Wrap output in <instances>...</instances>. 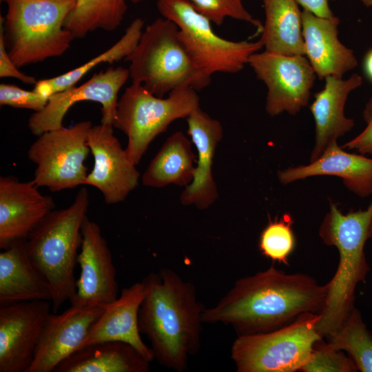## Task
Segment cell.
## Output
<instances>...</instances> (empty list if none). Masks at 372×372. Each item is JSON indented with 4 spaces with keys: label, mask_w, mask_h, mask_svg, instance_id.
<instances>
[{
    "label": "cell",
    "mask_w": 372,
    "mask_h": 372,
    "mask_svg": "<svg viewBox=\"0 0 372 372\" xmlns=\"http://www.w3.org/2000/svg\"><path fill=\"white\" fill-rule=\"evenodd\" d=\"M145 293L143 280L123 288L120 296L105 307L79 349L103 342L119 341L132 345L149 362L154 360L152 350L141 339L138 328V312Z\"/></svg>",
    "instance_id": "cell-20"
},
{
    "label": "cell",
    "mask_w": 372,
    "mask_h": 372,
    "mask_svg": "<svg viewBox=\"0 0 372 372\" xmlns=\"http://www.w3.org/2000/svg\"><path fill=\"white\" fill-rule=\"evenodd\" d=\"M88 206L89 194L83 187L70 206L48 213L26 239L30 260L50 285L53 313L76 291L74 269Z\"/></svg>",
    "instance_id": "cell-4"
},
{
    "label": "cell",
    "mask_w": 372,
    "mask_h": 372,
    "mask_svg": "<svg viewBox=\"0 0 372 372\" xmlns=\"http://www.w3.org/2000/svg\"><path fill=\"white\" fill-rule=\"evenodd\" d=\"M372 220V207L344 214L338 205L329 200V210L319 227L323 242L334 246L339 262L333 277L327 282L328 292L319 313L317 332L327 340L342 327L354 307L355 291L364 282L370 270L364 245Z\"/></svg>",
    "instance_id": "cell-3"
},
{
    "label": "cell",
    "mask_w": 372,
    "mask_h": 372,
    "mask_svg": "<svg viewBox=\"0 0 372 372\" xmlns=\"http://www.w3.org/2000/svg\"><path fill=\"white\" fill-rule=\"evenodd\" d=\"M144 21L134 19L124 34L111 48L92 58L83 65L57 76L37 81L34 90L49 99L52 95L65 90L76 83L91 70L103 63H112L125 59L136 48L143 32Z\"/></svg>",
    "instance_id": "cell-27"
},
{
    "label": "cell",
    "mask_w": 372,
    "mask_h": 372,
    "mask_svg": "<svg viewBox=\"0 0 372 372\" xmlns=\"http://www.w3.org/2000/svg\"><path fill=\"white\" fill-rule=\"evenodd\" d=\"M324 81V87L315 94L309 107L316 132L310 162L353 129L354 121L344 115V106L349 94L362 83V76L356 73L347 79L331 76Z\"/></svg>",
    "instance_id": "cell-21"
},
{
    "label": "cell",
    "mask_w": 372,
    "mask_h": 372,
    "mask_svg": "<svg viewBox=\"0 0 372 372\" xmlns=\"http://www.w3.org/2000/svg\"><path fill=\"white\" fill-rule=\"evenodd\" d=\"M369 205L372 207V203Z\"/></svg>",
    "instance_id": "cell-40"
},
{
    "label": "cell",
    "mask_w": 372,
    "mask_h": 372,
    "mask_svg": "<svg viewBox=\"0 0 372 372\" xmlns=\"http://www.w3.org/2000/svg\"><path fill=\"white\" fill-rule=\"evenodd\" d=\"M293 219L285 213L269 222L262 229L258 247L262 256L274 262L288 265V260L296 247V237L293 231Z\"/></svg>",
    "instance_id": "cell-30"
},
{
    "label": "cell",
    "mask_w": 372,
    "mask_h": 372,
    "mask_svg": "<svg viewBox=\"0 0 372 372\" xmlns=\"http://www.w3.org/2000/svg\"><path fill=\"white\" fill-rule=\"evenodd\" d=\"M146 293L138 312V328L150 342L154 359L177 372L187 369L200 346L202 313L194 285L176 271L162 269L143 279Z\"/></svg>",
    "instance_id": "cell-2"
},
{
    "label": "cell",
    "mask_w": 372,
    "mask_h": 372,
    "mask_svg": "<svg viewBox=\"0 0 372 372\" xmlns=\"http://www.w3.org/2000/svg\"><path fill=\"white\" fill-rule=\"evenodd\" d=\"M187 133L197 149V161L192 183L180 194L184 205H194L199 209L210 207L218 197L212 174V165L217 145L223 136L219 121L211 118L200 107L187 118Z\"/></svg>",
    "instance_id": "cell-18"
},
{
    "label": "cell",
    "mask_w": 372,
    "mask_h": 372,
    "mask_svg": "<svg viewBox=\"0 0 372 372\" xmlns=\"http://www.w3.org/2000/svg\"><path fill=\"white\" fill-rule=\"evenodd\" d=\"M368 238L372 240V220L369 226V232H368Z\"/></svg>",
    "instance_id": "cell-39"
},
{
    "label": "cell",
    "mask_w": 372,
    "mask_h": 372,
    "mask_svg": "<svg viewBox=\"0 0 372 372\" xmlns=\"http://www.w3.org/2000/svg\"><path fill=\"white\" fill-rule=\"evenodd\" d=\"M265 21L260 41L265 50L305 56L302 12L296 0H262Z\"/></svg>",
    "instance_id": "cell-25"
},
{
    "label": "cell",
    "mask_w": 372,
    "mask_h": 372,
    "mask_svg": "<svg viewBox=\"0 0 372 372\" xmlns=\"http://www.w3.org/2000/svg\"><path fill=\"white\" fill-rule=\"evenodd\" d=\"M199 107L197 91L191 87L174 90L163 98L132 83L118 99L112 125L127 136L125 151L136 165L158 135Z\"/></svg>",
    "instance_id": "cell-7"
},
{
    "label": "cell",
    "mask_w": 372,
    "mask_h": 372,
    "mask_svg": "<svg viewBox=\"0 0 372 372\" xmlns=\"http://www.w3.org/2000/svg\"><path fill=\"white\" fill-rule=\"evenodd\" d=\"M50 196L42 194L31 180L0 177V248L6 249L30 232L54 209Z\"/></svg>",
    "instance_id": "cell-17"
},
{
    "label": "cell",
    "mask_w": 372,
    "mask_h": 372,
    "mask_svg": "<svg viewBox=\"0 0 372 372\" xmlns=\"http://www.w3.org/2000/svg\"><path fill=\"white\" fill-rule=\"evenodd\" d=\"M358 369L344 351L332 347L323 339L317 342L303 366V372H355Z\"/></svg>",
    "instance_id": "cell-32"
},
{
    "label": "cell",
    "mask_w": 372,
    "mask_h": 372,
    "mask_svg": "<svg viewBox=\"0 0 372 372\" xmlns=\"http://www.w3.org/2000/svg\"><path fill=\"white\" fill-rule=\"evenodd\" d=\"M104 309L71 305L60 314L50 313L27 372H53L61 361L80 348Z\"/></svg>",
    "instance_id": "cell-16"
},
{
    "label": "cell",
    "mask_w": 372,
    "mask_h": 372,
    "mask_svg": "<svg viewBox=\"0 0 372 372\" xmlns=\"http://www.w3.org/2000/svg\"><path fill=\"white\" fill-rule=\"evenodd\" d=\"M197 155L192 142L177 131L165 141L142 176L145 186L163 187L169 184L188 186L192 181Z\"/></svg>",
    "instance_id": "cell-26"
},
{
    "label": "cell",
    "mask_w": 372,
    "mask_h": 372,
    "mask_svg": "<svg viewBox=\"0 0 372 372\" xmlns=\"http://www.w3.org/2000/svg\"><path fill=\"white\" fill-rule=\"evenodd\" d=\"M248 64L267 87L265 110L269 116L296 115L308 105L317 76L307 57L265 50L253 54Z\"/></svg>",
    "instance_id": "cell-11"
},
{
    "label": "cell",
    "mask_w": 372,
    "mask_h": 372,
    "mask_svg": "<svg viewBox=\"0 0 372 372\" xmlns=\"http://www.w3.org/2000/svg\"><path fill=\"white\" fill-rule=\"evenodd\" d=\"M366 123L364 129L356 136L344 143L342 147L358 153L372 156V96L366 102L362 112Z\"/></svg>",
    "instance_id": "cell-34"
},
{
    "label": "cell",
    "mask_w": 372,
    "mask_h": 372,
    "mask_svg": "<svg viewBox=\"0 0 372 372\" xmlns=\"http://www.w3.org/2000/svg\"><path fill=\"white\" fill-rule=\"evenodd\" d=\"M90 121L70 127L45 132L30 145V161L36 165L32 182L52 192L84 185L87 176L85 165L90 151L87 144Z\"/></svg>",
    "instance_id": "cell-10"
},
{
    "label": "cell",
    "mask_w": 372,
    "mask_h": 372,
    "mask_svg": "<svg viewBox=\"0 0 372 372\" xmlns=\"http://www.w3.org/2000/svg\"><path fill=\"white\" fill-rule=\"evenodd\" d=\"M363 67L366 76L372 82V48L364 56Z\"/></svg>",
    "instance_id": "cell-37"
},
{
    "label": "cell",
    "mask_w": 372,
    "mask_h": 372,
    "mask_svg": "<svg viewBox=\"0 0 372 372\" xmlns=\"http://www.w3.org/2000/svg\"><path fill=\"white\" fill-rule=\"evenodd\" d=\"M125 60L130 62L132 83L142 85L158 97L185 87L200 91L211 83V78L192 60L178 26L164 17L147 25L137 46Z\"/></svg>",
    "instance_id": "cell-6"
},
{
    "label": "cell",
    "mask_w": 372,
    "mask_h": 372,
    "mask_svg": "<svg viewBox=\"0 0 372 372\" xmlns=\"http://www.w3.org/2000/svg\"><path fill=\"white\" fill-rule=\"evenodd\" d=\"M303 10L321 17L334 16L329 5V0H296Z\"/></svg>",
    "instance_id": "cell-36"
},
{
    "label": "cell",
    "mask_w": 372,
    "mask_h": 372,
    "mask_svg": "<svg viewBox=\"0 0 372 372\" xmlns=\"http://www.w3.org/2000/svg\"><path fill=\"white\" fill-rule=\"evenodd\" d=\"M127 1L138 3L145 0H77L65 23L75 39H81L96 30L114 31L127 12Z\"/></svg>",
    "instance_id": "cell-28"
},
{
    "label": "cell",
    "mask_w": 372,
    "mask_h": 372,
    "mask_svg": "<svg viewBox=\"0 0 372 372\" xmlns=\"http://www.w3.org/2000/svg\"><path fill=\"white\" fill-rule=\"evenodd\" d=\"M338 17H318L303 10L302 37L307 56L320 80L328 76L342 78L358 65L354 52L338 39Z\"/></svg>",
    "instance_id": "cell-19"
},
{
    "label": "cell",
    "mask_w": 372,
    "mask_h": 372,
    "mask_svg": "<svg viewBox=\"0 0 372 372\" xmlns=\"http://www.w3.org/2000/svg\"><path fill=\"white\" fill-rule=\"evenodd\" d=\"M211 22L221 25L227 18L247 22L262 32L263 25L246 9L243 0H187Z\"/></svg>",
    "instance_id": "cell-31"
},
{
    "label": "cell",
    "mask_w": 372,
    "mask_h": 372,
    "mask_svg": "<svg viewBox=\"0 0 372 372\" xmlns=\"http://www.w3.org/2000/svg\"><path fill=\"white\" fill-rule=\"evenodd\" d=\"M51 309L48 300L0 305V372H27Z\"/></svg>",
    "instance_id": "cell-13"
},
{
    "label": "cell",
    "mask_w": 372,
    "mask_h": 372,
    "mask_svg": "<svg viewBox=\"0 0 372 372\" xmlns=\"http://www.w3.org/2000/svg\"><path fill=\"white\" fill-rule=\"evenodd\" d=\"M51 300L50 285L30 260L26 239L0 253V305Z\"/></svg>",
    "instance_id": "cell-23"
},
{
    "label": "cell",
    "mask_w": 372,
    "mask_h": 372,
    "mask_svg": "<svg viewBox=\"0 0 372 372\" xmlns=\"http://www.w3.org/2000/svg\"><path fill=\"white\" fill-rule=\"evenodd\" d=\"M327 292V283L271 266L237 280L216 304L205 308L202 320L230 325L238 335L266 333L303 313H320Z\"/></svg>",
    "instance_id": "cell-1"
},
{
    "label": "cell",
    "mask_w": 372,
    "mask_h": 372,
    "mask_svg": "<svg viewBox=\"0 0 372 372\" xmlns=\"http://www.w3.org/2000/svg\"><path fill=\"white\" fill-rule=\"evenodd\" d=\"M0 30L18 68L63 55L75 39L65 23L77 0H4Z\"/></svg>",
    "instance_id": "cell-5"
},
{
    "label": "cell",
    "mask_w": 372,
    "mask_h": 372,
    "mask_svg": "<svg viewBox=\"0 0 372 372\" xmlns=\"http://www.w3.org/2000/svg\"><path fill=\"white\" fill-rule=\"evenodd\" d=\"M150 362L130 344L107 341L78 349L53 372H147Z\"/></svg>",
    "instance_id": "cell-24"
},
{
    "label": "cell",
    "mask_w": 372,
    "mask_h": 372,
    "mask_svg": "<svg viewBox=\"0 0 372 372\" xmlns=\"http://www.w3.org/2000/svg\"><path fill=\"white\" fill-rule=\"evenodd\" d=\"M82 243L78 256L81 273L71 305L105 307L118 298L116 269L108 244L99 225L86 216L81 226Z\"/></svg>",
    "instance_id": "cell-14"
},
{
    "label": "cell",
    "mask_w": 372,
    "mask_h": 372,
    "mask_svg": "<svg viewBox=\"0 0 372 372\" xmlns=\"http://www.w3.org/2000/svg\"><path fill=\"white\" fill-rule=\"evenodd\" d=\"M156 7L163 17L178 26L192 60L209 78L217 72H239L249 57L263 48L260 39L234 41L220 37L213 30L211 22L187 0H157Z\"/></svg>",
    "instance_id": "cell-9"
},
{
    "label": "cell",
    "mask_w": 372,
    "mask_h": 372,
    "mask_svg": "<svg viewBox=\"0 0 372 372\" xmlns=\"http://www.w3.org/2000/svg\"><path fill=\"white\" fill-rule=\"evenodd\" d=\"M0 77L15 78L23 83L35 85L37 82L32 76L27 75L19 70L12 60L6 48L3 33L0 30Z\"/></svg>",
    "instance_id": "cell-35"
},
{
    "label": "cell",
    "mask_w": 372,
    "mask_h": 372,
    "mask_svg": "<svg viewBox=\"0 0 372 372\" xmlns=\"http://www.w3.org/2000/svg\"><path fill=\"white\" fill-rule=\"evenodd\" d=\"M319 313H306L278 329L238 335L231 358L238 372L301 371L315 344L323 338L317 332Z\"/></svg>",
    "instance_id": "cell-8"
},
{
    "label": "cell",
    "mask_w": 372,
    "mask_h": 372,
    "mask_svg": "<svg viewBox=\"0 0 372 372\" xmlns=\"http://www.w3.org/2000/svg\"><path fill=\"white\" fill-rule=\"evenodd\" d=\"M277 176L285 185L312 176H337L349 191L359 197L372 196V158L361 154L349 153L337 142L309 164L279 170Z\"/></svg>",
    "instance_id": "cell-22"
},
{
    "label": "cell",
    "mask_w": 372,
    "mask_h": 372,
    "mask_svg": "<svg viewBox=\"0 0 372 372\" xmlns=\"http://www.w3.org/2000/svg\"><path fill=\"white\" fill-rule=\"evenodd\" d=\"M334 1V0H332ZM361 1L366 7L370 8L372 7V0H359Z\"/></svg>",
    "instance_id": "cell-38"
},
{
    "label": "cell",
    "mask_w": 372,
    "mask_h": 372,
    "mask_svg": "<svg viewBox=\"0 0 372 372\" xmlns=\"http://www.w3.org/2000/svg\"><path fill=\"white\" fill-rule=\"evenodd\" d=\"M327 342L347 352L358 371L372 372V334L357 308H353L342 327Z\"/></svg>",
    "instance_id": "cell-29"
},
{
    "label": "cell",
    "mask_w": 372,
    "mask_h": 372,
    "mask_svg": "<svg viewBox=\"0 0 372 372\" xmlns=\"http://www.w3.org/2000/svg\"><path fill=\"white\" fill-rule=\"evenodd\" d=\"M130 78L129 70L121 66L110 67L94 74L86 82L72 86L49 97L45 107L34 112L28 120L32 134H41L63 127L68 111L81 101H94L101 105V123H113L118 105V93ZM113 126V125H112Z\"/></svg>",
    "instance_id": "cell-12"
},
{
    "label": "cell",
    "mask_w": 372,
    "mask_h": 372,
    "mask_svg": "<svg viewBox=\"0 0 372 372\" xmlns=\"http://www.w3.org/2000/svg\"><path fill=\"white\" fill-rule=\"evenodd\" d=\"M48 99L38 94L34 90L28 91L16 85L1 83L0 85V105L14 108H22L39 112L48 103Z\"/></svg>",
    "instance_id": "cell-33"
},
{
    "label": "cell",
    "mask_w": 372,
    "mask_h": 372,
    "mask_svg": "<svg viewBox=\"0 0 372 372\" xmlns=\"http://www.w3.org/2000/svg\"><path fill=\"white\" fill-rule=\"evenodd\" d=\"M112 125H92L87 144L94 157V167L84 185L97 188L105 203L123 201L138 184L140 174L123 149Z\"/></svg>",
    "instance_id": "cell-15"
}]
</instances>
